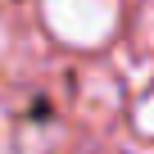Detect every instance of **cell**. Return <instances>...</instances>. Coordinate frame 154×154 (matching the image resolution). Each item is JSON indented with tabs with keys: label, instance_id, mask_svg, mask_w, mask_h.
I'll return each mask as SVG.
<instances>
[{
	"label": "cell",
	"instance_id": "3",
	"mask_svg": "<svg viewBox=\"0 0 154 154\" xmlns=\"http://www.w3.org/2000/svg\"><path fill=\"white\" fill-rule=\"evenodd\" d=\"M0 149H5V118H0Z\"/></svg>",
	"mask_w": 154,
	"mask_h": 154
},
{
	"label": "cell",
	"instance_id": "2",
	"mask_svg": "<svg viewBox=\"0 0 154 154\" xmlns=\"http://www.w3.org/2000/svg\"><path fill=\"white\" fill-rule=\"evenodd\" d=\"M136 127H140L145 136H154V91L140 100V109H136Z\"/></svg>",
	"mask_w": 154,
	"mask_h": 154
},
{
	"label": "cell",
	"instance_id": "1",
	"mask_svg": "<svg viewBox=\"0 0 154 154\" xmlns=\"http://www.w3.org/2000/svg\"><path fill=\"white\" fill-rule=\"evenodd\" d=\"M45 27L77 50H95L118 27V0H41Z\"/></svg>",
	"mask_w": 154,
	"mask_h": 154
}]
</instances>
